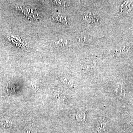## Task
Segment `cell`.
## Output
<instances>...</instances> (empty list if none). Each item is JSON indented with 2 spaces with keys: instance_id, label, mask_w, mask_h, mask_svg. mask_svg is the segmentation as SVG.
<instances>
[{
  "instance_id": "6da1fadb",
  "label": "cell",
  "mask_w": 133,
  "mask_h": 133,
  "mask_svg": "<svg viewBox=\"0 0 133 133\" xmlns=\"http://www.w3.org/2000/svg\"><path fill=\"white\" fill-rule=\"evenodd\" d=\"M83 20L89 24H93L98 22L99 17L95 14L90 12H86L83 16Z\"/></svg>"
},
{
  "instance_id": "7a4b0ae2",
  "label": "cell",
  "mask_w": 133,
  "mask_h": 133,
  "mask_svg": "<svg viewBox=\"0 0 133 133\" xmlns=\"http://www.w3.org/2000/svg\"><path fill=\"white\" fill-rule=\"evenodd\" d=\"M0 124L3 128H10L12 127V122L9 118L4 117L0 119Z\"/></svg>"
},
{
  "instance_id": "3957f363",
  "label": "cell",
  "mask_w": 133,
  "mask_h": 133,
  "mask_svg": "<svg viewBox=\"0 0 133 133\" xmlns=\"http://www.w3.org/2000/svg\"><path fill=\"white\" fill-rule=\"evenodd\" d=\"M93 41V38L92 37L88 35H84L79 38L78 42L82 44H87L92 42Z\"/></svg>"
},
{
  "instance_id": "277c9868",
  "label": "cell",
  "mask_w": 133,
  "mask_h": 133,
  "mask_svg": "<svg viewBox=\"0 0 133 133\" xmlns=\"http://www.w3.org/2000/svg\"><path fill=\"white\" fill-rule=\"evenodd\" d=\"M115 92L119 97H124L125 94V90L121 85H119L118 88L115 90Z\"/></svg>"
},
{
  "instance_id": "5b68a950",
  "label": "cell",
  "mask_w": 133,
  "mask_h": 133,
  "mask_svg": "<svg viewBox=\"0 0 133 133\" xmlns=\"http://www.w3.org/2000/svg\"><path fill=\"white\" fill-rule=\"evenodd\" d=\"M78 120V121H85V115L84 112H80L78 113L77 116Z\"/></svg>"
},
{
  "instance_id": "8992f818",
  "label": "cell",
  "mask_w": 133,
  "mask_h": 133,
  "mask_svg": "<svg viewBox=\"0 0 133 133\" xmlns=\"http://www.w3.org/2000/svg\"><path fill=\"white\" fill-rule=\"evenodd\" d=\"M57 44L59 45V46H64V45H65L67 44V41H65V40H60L57 42H56Z\"/></svg>"
}]
</instances>
